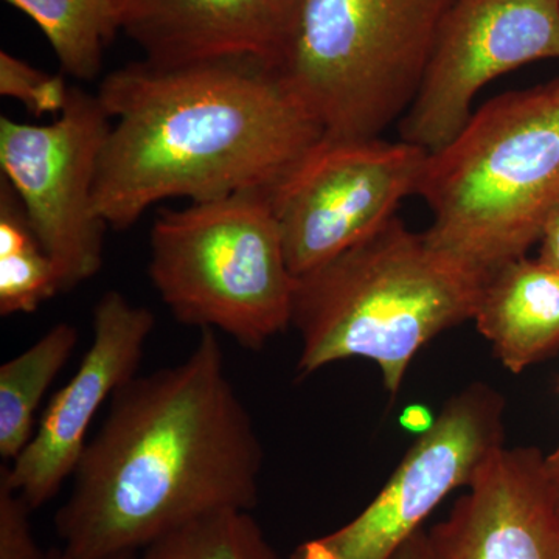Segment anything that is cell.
<instances>
[{"mask_svg":"<svg viewBox=\"0 0 559 559\" xmlns=\"http://www.w3.org/2000/svg\"><path fill=\"white\" fill-rule=\"evenodd\" d=\"M544 463H546L547 476H549L551 487H554L555 495L559 500V443L554 450L544 455Z\"/></svg>","mask_w":559,"mask_h":559,"instance_id":"cell-23","label":"cell"},{"mask_svg":"<svg viewBox=\"0 0 559 559\" xmlns=\"http://www.w3.org/2000/svg\"><path fill=\"white\" fill-rule=\"evenodd\" d=\"M148 275L182 325L261 349L290 326L296 277L267 194L165 210L150 234Z\"/></svg>","mask_w":559,"mask_h":559,"instance_id":"cell-6","label":"cell"},{"mask_svg":"<svg viewBox=\"0 0 559 559\" xmlns=\"http://www.w3.org/2000/svg\"><path fill=\"white\" fill-rule=\"evenodd\" d=\"M452 3L300 0L272 69L325 138H381L411 108Z\"/></svg>","mask_w":559,"mask_h":559,"instance_id":"cell-5","label":"cell"},{"mask_svg":"<svg viewBox=\"0 0 559 559\" xmlns=\"http://www.w3.org/2000/svg\"><path fill=\"white\" fill-rule=\"evenodd\" d=\"M543 60L559 61V0H454L400 120L401 140L428 153L441 148L465 127L489 81Z\"/></svg>","mask_w":559,"mask_h":559,"instance_id":"cell-10","label":"cell"},{"mask_svg":"<svg viewBox=\"0 0 559 559\" xmlns=\"http://www.w3.org/2000/svg\"><path fill=\"white\" fill-rule=\"evenodd\" d=\"M9 182L0 189V314H31L62 293L60 271L33 234Z\"/></svg>","mask_w":559,"mask_h":559,"instance_id":"cell-17","label":"cell"},{"mask_svg":"<svg viewBox=\"0 0 559 559\" xmlns=\"http://www.w3.org/2000/svg\"><path fill=\"white\" fill-rule=\"evenodd\" d=\"M134 559H282L252 511L223 510L173 530Z\"/></svg>","mask_w":559,"mask_h":559,"instance_id":"cell-18","label":"cell"},{"mask_svg":"<svg viewBox=\"0 0 559 559\" xmlns=\"http://www.w3.org/2000/svg\"><path fill=\"white\" fill-rule=\"evenodd\" d=\"M487 277L393 216L336 259L296 278L297 374L371 360L395 396L419 349L473 320Z\"/></svg>","mask_w":559,"mask_h":559,"instance_id":"cell-3","label":"cell"},{"mask_svg":"<svg viewBox=\"0 0 559 559\" xmlns=\"http://www.w3.org/2000/svg\"><path fill=\"white\" fill-rule=\"evenodd\" d=\"M544 455L506 444L492 452L426 532L430 559H559V500Z\"/></svg>","mask_w":559,"mask_h":559,"instance_id":"cell-12","label":"cell"},{"mask_svg":"<svg viewBox=\"0 0 559 559\" xmlns=\"http://www.w3.org/2000/svg\"><path fill=\"white\" fill-rule=\"evenodd\" d=\"M97 95L112 124L94 204L114 230L175 198L272 197L325 138L274 69L257 60L132 62L106 75Z\"/></svg>","mask_w":559,"mask_h":559,"instance_id":"cell-2","label":"cell"},{"mask_svg":"<svg viewBox=\"0 0 559 559\" xmlns=\"http://www.w3.org/2000/svg\"><path fill=\"white\" fill-rule=\"evenodd\" d=\"M70 90L61 73L51 75L9 51H0V95L21 102L33 116H60Z\"/></svg>","mask_w":559,"mask_h":559,"instance_id":"cell-19","label":"cell"},{"mask_svg":"<svg viewBox=\"0 0 559 559\" xmlns=\"http://www.w3.org/2000/svg\"><path fill=\"white\" fill-rule=\"evenodd\" d=\"M120 32L159 66L257 60L271 68L300 0H116Z\"/></svg>","mask_w":559,"mask_h":559,"instance_id":"cell-13","label":"cell"},{"mask_svg":"<svg viewBox=\"0 0 559 559\" xmlns=\"http://www.w3.org/2000/svg\"><path fill=\"white\" fill-rule=\"evenodd\" d=\"M110 117L98 95L72 87L47 124L0 119V168L33 234L60 271L62 293L95 277L108 229L94 193Z\"/></svg>","mask_w":559,"mask_h":559,"instance_id":"cell-7","label":"cell"},{"mask_svg":"<svg viewBox=\"0 0 559 559\" xmlns=\"http://www.w3.org/2000/svg\"><path fill=\"white\" fill-rule=\"evenodd\" d=\"M213 330L182 362L134 377L87 441L55 514L62 549L139 554L198 518L259 503L263 447Z\"/></svg>","mask_w":559,"mask_h":559,"instance_id":"cell-1","label":"cell"},{"mask_svg":"<svg viewBox=\"0 0 559 559\" xmlns=\"http://www.w3.org/2000/svg\"><path fill=\"white\" fill-rule=\"evenodd\" d=\"M506 399L477 382L452 396L355 520L300 544L290 559H392L454 489L503 447Z\"/></svg>","mask_w":559,"mask_h":559,"instance_id":"cell-9","label":"cell"},{"mask_svg":"<svg viewBox=\"0 0 559 559\" xmlns=\"http://www.w3.org/2000/svg\"><path fill=\"white\" fill-rule=\"evenodd\" d=\"M138 554H120L110 555V557H98V558H84L79 555L70 554L66 549H50L49 559H134Z\"/></svg>","mask_w":559,"mask_h":559,"instance_id":"cell-24","label":"cell"},{"mask_svg":"<svg viewBox=\"0 0 559 559\" xmlns=\"http://www.w3.org/2000/svg\"><path fill=\"white\" fill-rule=\"evenodd\" d=\"M392 559H430L426 530L421 528L417 535L412 536Z\"/></svg>","mask_w":559,"mask_h":559,"instance_id":"cell-22","label":"cell"},{"mask_svg":"<svg viewBox=\"0 0 559 559\" xmlns=\"http://www.w3.org/2000/svg\"><path fill=\"white\" fill-rule=\"evenodd\" d=\"M27 14L49 40L62 72L92 81L102 72L103 51L119 27L116 0H5Z\"/></svg>","mask_w":559,"mask_h":559,"instance_id":"cell-16","label":"cell"},{"mask_svg":"<svg viewBox=\"0 0 559 559\" xmlns=\"http://www.w3.org/2000/svg\"><path fill=\"white\" fill-rule=\"evenodd\" d=\"M154 325L153 312L119 290H108L95 304L91 347L79 369L50 400L27 448L0 473L32 510L46 506L75 473L91 423L121 385L138 377Z\"/></svg>","mask_w":559,"mask_h":559,"instance_id":"cell-11","label":"cell"},{"mask_svg":"<svg viewBox=\"0 0 559 559\" xmlns=\"http://www.w3.org/2000/svg\"><path fill=\"white\" fill-rule=\"evenodd\" d=\"M496 358L518 374L559 349V274L522 257L488 275L474 312Z\"/></svg>","mask_w":559,"mask_h":559,"instance_id":"cell-14","label":"cell"},{"mask_svg":"<svg viewBox=\"0 0 559 559\" xmlns=\"http://www.w3.org/2000/svg\"><path fill=\"white\" fill-rule=\"evenodd\" d=\"M79 344L70 323L51 326L32 347L0 367V457L11 462L35 436V414Z\"/></svg>","mask_w":559,"mask_h":559,"instance_id":"cell-15","label":"cell"},{"mask_svg":"<svg viewBox=\"0 0 559 559\" xmlns=\"http://www.w3.org/2000/svg\"><path fill=\"white\" fill-rule=\"evenodd\" d=\"M538 245L540 263L559 274V210L547 223Z\"/></svg>","mask_w":559,"mask_h":559,"instance_id":"cell-21","label":"cell"},{"mask_svg":"<svg viewBox=\"0 0 559 559\" xmlns=\"http://www.w3.org/2000/svg\"><path fill=\"white\" fill-rule=\"evenodd\" d=\"M31 506L0 480V559H49L33 533Z\"/></svg>","mask_w":559,"mask_h":559,"instance_id":"cell-20","label":"cell"},{"mask_svg":"<svg viewBox=\"0 0 559 559\" xmlns=\"http://www.w3.org/2000/svg\"><path fill=\"white\" fill-rule=\"evenodd\" d=\"M415 194L429 240L485 277L527 257L559 210V76L474 110L428 153Z\"/></svg>","mask_w":559,"mask_h":559,"instance_id":"cell-4","label":"cell"},{"mask_svg":"<svg viewBox=\"0 0 559 559\" xmlns=\"http://www.w3.org/2000/svg\"><path fill=\"white\" fill-rule=\"evenodd\" d=\"M428 151L409 142L329 139L272 193L294 277L318 270L380 230L417 193Z\"/></svg>","mask_w":559,"mask_h":559,"instance_id":"cell-8","label":"cell"}]
</instances>
